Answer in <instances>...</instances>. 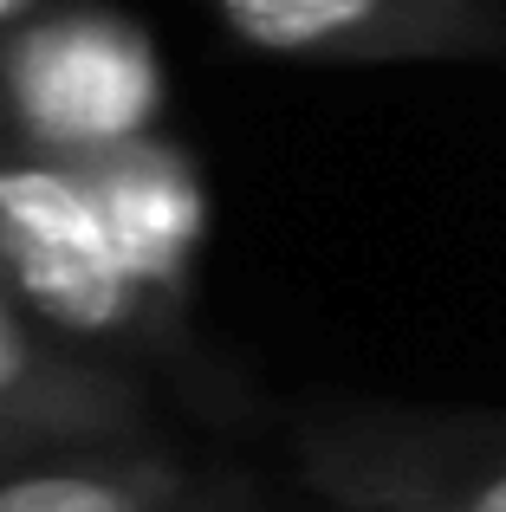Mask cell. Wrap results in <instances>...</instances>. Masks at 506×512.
Segmentation results:
<instances>
[{
  "label": "cell",
  "instance_id": "cell-1",
  "mask_svg": "<svg viewBox=\"0 0 506 512\" xmlns=\"http://www.w3.org/2000/svg\"><path fill=\"white\" fill-rule=\"evenodd\" d=\"M0 292L52 338L91 350H169L182 318L150 305L117 266L85 175L0 137Z\"/></svg>",
  "mask_w": 506,
  "mask_h": 512
},
{
  "label": "cell",
  "instance_id": "cell-2",
  "mask_svg": "<svg viewBox=\"0 0 506 512\" xmlns=\"http://www.w3.org/2000/svg\"><path fill=\"white\" fill-rule=\"evenodd\" d=\"M163 65L111 7H39L0 39V137L59 163L156 137Z\"/></svg>",
  "mask_w": 506,
  "mask_h": 512
},
{
  "label": "cell",
  "instance_id": "cell-3",
  "mask_svg": "<svg viewBox=\"0 0 506 512\" xmlns=\"http://www.w3.org/2000/svg\"><path fill=\"white\" fill-rule=\"evenodd\" d=\"M299 474L331 512H506V415L325 409Z\"/></svg>",
  "mask_w": 506,
  "mask_h": 512
},
{
  "label": "cell",
  "instance_id": "cell-4",
  "mask_svg": "<svg viewBox=\"0 0 506 512\" xmlns=\"http://www.w3.org/2000/svg\"><path fill=\"white\" fill-rule=\"evenodd\" d=\"M234 46L279 65H422L506 52L487 0H208Z\"/></svg>",
  "mask_w": 506,
  "mask_h": 512
},
{
  "label": "cell",
  "instance_id": "cell-5",
  "mask_svg": "<svg viewBox=\"0 0 506 512\" xmlns=\"http://www.w3.org/2000/svg\"><path fill=\"white\" fill-rule=\"evenodd\" d=\"M143 389L111 357L52 338L0 292V454L137 441Z\"/></svg>",
  "mask_w": 506,
  "mask_h": 512
},
{
  "label": "cell",
  "instance_id": "cell-6",
  "mask_svg": "<svg viewBox=\"0 0 506 512\" xmlns=\"http://www.w3.org/2000/svg\"><path fill=\"white\" fill-rule=\"evenodd\" d=\"M72 169L85 175V195L130 286L169 318H182V286H189V260L202 240V182H195L189 156L163 137H137Z\"/></svg>",
  "mask_w": 506,
  "mask_h": 512
},
{
  "label": "cell",
  "instance_id": "cell-7",
  "mask_svg": "<svg viewBox=\"0 0 506 512\" xmlns=\"http://www.w3.org/2000/svg\"><path fill=\"white\" fill-rule=\"evenodd\" d=\"M195 487L202 474L156 441L0 454V512H182Z\"/></svg>",
  "mask_w": 506,
  "mask_h": 512
},
{
  "label": "cell",
  "instance_id": "cell-8",
  "mask_svg": "<svg viewBox=\"0 0 506 512\" xmlns=\"http://www.w3.org/2000/svg\"><path fill=\"white\" fill-rule=\"evenodd\" d=\"M182 512H247V500L234 487H208V480H202V487H195V500L182 506Z\"/></svg>",
  "mask_w": 506,
  "mask_h": 512
},
{
  "label": "cell",
  "instance_id": "cell-9",
  "mask_svg": "<svg viewBox=\"0 0 506 512\" xmlns=\"http://www.w3.org/2000/svg\"><path fill=\"white\" fill-rule=\"evenodd\" d=\"M39 7H46V0H0V39H7L13 26H26Z\"/></svg>",
  "mask_w": 506,
  "mask_h": 512
}]
</instances>
